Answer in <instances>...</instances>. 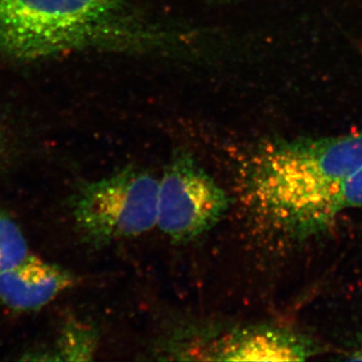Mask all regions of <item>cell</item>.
I'll use <instances>...</instances> for the list:
<instances>
[{
    "instance_id": "6da1fadb",
    "label": "cell",
    "mask_w": 362,
    "mask_h": 362,
    "mask_svg": "<svg viewBox=\"0 0 362 362\" xmlns=\"http://www.w3.org/2000/svg\"><path fill=\"white\" fill-rule=\"evenodd\" d=\"M130 0H0V56L18 62L153 40Z\"/></svg>"
},
{
    "instance_id": "7a4b0ae2",
    "label": "cell",
    "mask_w": 362,
    "mask_h": 362,
    "mask_svg": "<svg viewBox=\"0 0 362 362\" xmlns=\"http://www.w3.org/2000/svg\"><path fill=\"white\" fill-rule=\"evenodd\" d=\"M159 180L126 166L78 188L71 211L78 233L93 246L134 239L157 223Z\"/></svg>"
},
{
    "instance_id": "3957f363",
    "label": "cell",
    "mask_w": 362,
    "mask_h": 362,
    "mask_svg": "<svg viewBox=\"0 0 362 362\" xmlns=\"http://www.w3.org/2000/svg\"><path fill=\"white\" fill-rule=\"evenodd\" d=\"M230 204L226 188L194 154L177 150L159 180L156 226L171 242L187 244L216 228Z\"/></svg>"
},
{
    "instance_id": "277c9868",
    "label": "cell",
    "mask_w": 362,
    "mask_h": 362,
    "mask_svg": "<svg viewBox=\"0 0 362 362\" xmlns=\"http://www.w3.org/2000/svg\"><path fill=\"white\" fill-rule=\"evenodd\" d=\"M322 352L298 331L270 324L239 326L176 337L175 356L182 361H304Z\"/></svg>"
},
{
    "instance_id": "5b68a950",
    "label": "cell",
    "mask_w": 362,
    "mask_h": 362,
    "mask_svg": "<svg viewBox=\"0 0 362 362\" xmlns=\"http://www.w3.org/2000/svg\"><path fill=\"white\" fill-rule=\"evenodd\" d=\"M75 283L70 272L30 255L0 272V303L16 311L42 308Z\"/></svg>"
},
{
    "instance_id": "8992f818",
    "label": "cell",
    "mask_w": 362,
    "mask_h": 362,
    "mask_svg": "<svg viewBox=\"0 0 362 362\" xmlns=\"http://www.w3.org/2000/svg\"><path fill=\"white\" fill-rule=\"evenodd\" d=\"M97 330L87 323L74 321L66 326L52 352L51 361H87L96 354Z\"/></svg>"
},
{
    "instance_id": "52a82bcc",
    "label": "cell",
    "mask_w": 362,
    "mask_h": 362,
    "mask_svg": "<svg viewBox=\"0 0 362 362\" xmlns=\"http://www.w3.org/2000/svg\"><path fill=\"white\" fill-rule=\"evenodd\" d=\"M30 255L20 226L8 214L0 211V272L18 265Z\"/></svg>"
},
{
    "instance_id": "ba28073f",
    "label": "cell",
    "mask_w": 362,
    "mask_h": 362,
    "mask_svg": "<svg viewBox=\"0 0 362 362\" xmlns=\"http://www.w3.org/2000/svg\"><path fill=\"white\" fill-rule=\"evenodd\" d=\"M343 359L344 361H362V328L356 333L354 341Z\"/></svg>"
},
{
    "instance_id": "9c48e42d",
    "label": "cell",
    "mask_w": 362,
    "mask_h": 362,
    "mask_svg": "<svg viewBox=\"0 0 362 362\" xmlns=\"http://www.w3.org/2000/svg\"><path fill=\"white\" fill-rule=\"evenodd\" d=\"M6 131H4V127H2L1 124H0V158H1L2 156H4V150H6Z\"/></svg>"
}]
</instances>
